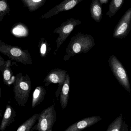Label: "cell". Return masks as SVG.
Instances as JSON below:
<instances>
[{
  "label": "cell",
  "instance_id": "6da1fadb",
  "mask_svg": "<svg viewBox=\"0 0 131 131\" xmlns=\"http://www.w3.org/2000/svg\"><path fill=\"white\" fill-rule=\"evenodd\" d=\"M94 45V39L91 35L81 33L77 34L71 38L66 50L64 60L68 61L70 58L78 54H86Z\"/></svg>",
  "mask_w": 131,
  "mask_h": 131
},
{
  "label": "cell",
  "instance_id": "7a4b0ae2",
  "mask_svg": "<svg viewBox=\"0 0 131 131\" xmlns=\"http://www.w3.org/2000/svg\"><path fill=\"white\" fill-rule=\"evenodd\" d=\"M31 89V81L28 75L17 73L13 83V91L15 100L19 106L25 107L27 104Z\"/></svg>",
  "mask_w": 131,
  "mask_h": 131
},
{
  "label": "cell",
  "instance_id": "3957f363",
  "mask_svg": "<svg viewBox=\"0 0 131 131\" xmlns=\"http://www.w3.org/2000/svg\"><path fill=\"white\" fill-rule=\"evenodd\" d=\"M0 52L8 57L11 61L25 65L33 64L30 54L28 50H23L17 46L8 44L0 40Z\"/></svg>",
  "mask_w": 131,
  "mask_h": 131
},
{
  "label": "cell",
  "instance_id": "277c9868",
  "mask_svg": "<svg viewBox=\"0 0 131 131\" xmlns=\"http://www.w3.org/2000/svg\"><path fill=\"white\" fill-rule=\"evenodd\" d=\"M37 124L31 131H52L54 123L57 121V112L54 105L43 110L39 114Z\"/></svg>",
  "mask_w": 131,
  "mask_h": 131
},
{
  "label": "cell",
  "instance_id": "5b68a950",
  "mask_svg": "<svg viewBox=\"0 0 131 131\" xmlns=\"http://www.w3.org/2000/svg\"><path fill=\"white\" fill-rule=\"evenodd\" d=\"M81 23V22L78 19L71 18L67 20L61 24V25L55 28L54 33L59 35L58 38L56 40L57 48L55 52L58 51L59 48L70 35L75 27Z\"/></svg>",
  "mask_w": 131,
  "mask_h": 131
},
{
  "label": "cell",
  "instance_id": "8992f818",
  "mask_svg": "<svg viewBox=\"0 0 131 131\" xmlns=\"http://www.w3.org/2000/svg\"><path fill=\"white\" fill-rule=\"evenodd\" d=\"M131 30V8L125 13L115 27L113 37L118 38L126 37Z\"/></svg>",
  "mask_w": 131,
  "mask_h": 131
},
{
  "label": "cell",
  "instance_id": "52a82bcc",
  "mask_svg": "<svg viewBox=\"0 0 131 131\" xmlns=\"http://www.w3.org/2000/svg\"><path fill=\"white\" fill-rule=\"evenodd\" d=\"M83 0H64L40 17V19L49 18L60 12L71 10Z\"/></svg>",
  "mask_w": 131,
  "mask_h": 131
},
{
  "label": "cell",
  "instance_id": "ba28073f",
  "mask_svg": "<svg viewBox=\"0 0 131 131\" xmlns=\"http://www.w3.org/2000/svg\"><path fill=\"white\" fill-rule=\"evenodd\" d=\"M67 74V71L60 68L53 69L48 73L44 80L45 85L50 84H58V88L60 90L65 81Z\"/></svg>",
  "mask_w": 131,
  "mask_h": 131
},
{
  "label": "cell",
  "instance_id": "9c48e42d",
  "mask_svg": "<svg viewBox=\"0 0 131 131\" xmlns=\"http://www.w3.org/2000/svg\"><path fill=\"white\" fill-rule=\"evenodd\" d=\"M101 119L99 117L91 116L85 118L70 125L64 131H81L89 127Z\"/></svg>",
  "mask_w": 131,
  "mask_h": 131
},
{
  "label": "cell",
  "instance_id": "30bf717a",
  "mask_svg": "<svg viewBox=\"0 0 131 131\" xmlns=\"http://www.w3.org/2000/svg\"><path fill=\"white\" fill-rule=\"evenodd\" d=\"M16 112L10 104H7L3 118L0 124V130L4 131L8 126L15 121Z\"/></svg>",
  "mask_w": 131,
  "mask_h": 131
},
{
  "label": "cell",
  "instance_id": "8fae6325",
  "mask_svg": "<svg viewBox=\"0 0 131 131\" xmlns=\"http://www.w3.org/2000/svg\"><path fill=\"white\" fill-rule=\"evenodd\" d=\"M70 76L66 75L65 81L62 85L60 96V103L63 110L65 109L68 104L70 89Z\"/></svg>",
  "mask_w": 131,
  "mask_h": 131
},
{
  "label": "cell",
  "instance_id": "7c38bea8",
  "mask_svg": "<svg viewBox=\"0 0 131 131\" xmlns=\"http://www.w3.org/2000/svg\"><path fill=\"white\" fill-rule=\"evenodd\" d=\"M46 94V90L43 86H38L33 94L31 107H35L43 100Z\"/></svg>",
  "mask_w": 131,
  "mask_h": 131
},
{
  "label": "cell",
  "instance_id": "4fadbf2b",
  "mask_svg": "<svg viewBox=\"0 0 131 131\" xmlns=\"http://www.w3.org/2000/svg\"><path fill=\"white\" fill-rule=\"evenodd\" d=\"M99 0H92L91 5V14L93 20L99 22L102 17V9Z\"/></svg>",
  "mask_w": 131,
  "mask_h": 131
},
{
  "label": "cell",
  "instance_id": "5bb4252c",
  "mask_svg": "<svg viewBox=\"0 0 131 131\" xmlns=\"http://www.w3.org/2000/svg\"><path fill=\"white\" fill-rule=\"evenodd\" d=\"M11 66V62L10 60L5 61L0 55V71L2 74V77H8L13 74Z\"/></svg>",
  "mask_w": 131,
  "mask_h": 131
},
{
  "label": "cell",
  "instance_id": "9a60e30c",
  "mask_svg": "<svg viewBox=\"0 0 131 131\" xmlns=\"http://www.w3.org/2000/svg\"><path fill=\"white\" fill-rule=\"evenodd\" d=\"M39 114H35L24 122L17 129V131H30L38 120Z\"/></svg>",
  "mask_w": 131,
  "mask_h": 131
},
{
  "label": "cell",
  "instance_id": "2e32d148",
  "mask_svg": "<svg viewBox=\"0 0 131 131\" xmlns=\"http://www.w3.org/2000/svg\"><path fill=\"white\" fill-rule=\"evenodd\" d=\"M25 6L28 8L30 11H36L43 6L46 0H21Z\"/></svg>",
  "mask_w": 131,
  "mask_h": 131
},
{
  "label": "cell",
  "instance_id": "e0dca14e",
  "mask_svg": "<svg viewBox=\"0 0 131 131\" xmlns=\"http://www.w3.org/2000/svg\"><path fill=\"white\" fill-rule=\"evenodd\" d=\"M124 0H112L109 5L107 15L109 17L114 16L123 5Z\"/></svg>",
  "mask_w": 131,
  "mask_h": 131
},
{
  "label": "cell",
  "instance_id": "ac0fdd59",
  "mask_svg": "<svg viewBox=\"0 0 131 131\" xmlns=\"http://www.w3.org/2000/svg\"><path fill=\"white\" fill-rule=\"evenodd\" d=\"M10 8L7 0H0V22L10 12Z\"/></svg>",
  "mask_w": 131,
  "mask_h": 131
},
{
  "label": "cell",
  "instance_id": "d6986e66",
  "mask_svg": "<svg viewBox=\"0 0 131 131\" xmlns=\"http://www.w3.org/2000/svg\"><path fill=\"white\" fill-rule=\"evenodd\" d=\"M112 67L114 72H115L118 77L122 81L126 82L127 80V74L124 68L120 64L116 65L115 67L112 65Z\"/></svg>",
  "mask_w": 131,
  "mask_h": 131
},
{
  "label": "cell",
  "instance_id": "ffe728a7",
  "mask_svg": "<svg viewBox=\"0 0 131 131\" xmlns=\"http://www.w3.org/2000/svg\"><path fill=\"white\" fill-rule=\"evenodd\" d=\"M40 53L41 57L45 58L46 57L48 54L47 44L46 42H42L40 45Z\"/></svg>",
  "mask_w": 131,
  "mask_h": 131
},
{
  "label": "cell",
  "instance_id": "44dd1931",
  "mask_svg": "<svg viewBox=\"0 0 131 131\" xmlns=\"http://www.w3.org/2000/svg\"><path fill=\"white\" fill-rule=\"evenodd\" d=\"M100 3L101 4H106L108 2V0H99Z\"/></svg>",
  "mask_w": 131,
  "mask_h": 131
},
{
  "label": "cell",
  "instance_id": "7402d4cb",
  "mask_svg": "<svg viewBox=\"0 0 131 131\" xmlns=\"http://www.w3.org/2000/svg\"><path fill=\"white\" fill-rule=\"evenodd\" d=\"M2 97V90L1 88V86H0V98Z\"/></svg>",
  "mask_w": 131,
  "mask_h": 131
},
{
  "label": "cell",
  "instance_id": "603a6c76",
  "mask_svg": "<svg viewBox=\"0 0 131 131\" xmlns=\"http://www.w3.org/2000/svg\"><path fill=\"white\" fill-rule=\"evenodd\" d=\"M2 115V112L1 111V110H0V118H1V117Z\"/></svg>",
  "mask_w": 131,
  "mask_h": 131
}]
</instances>
